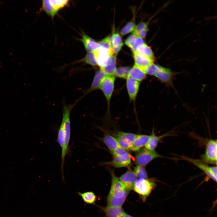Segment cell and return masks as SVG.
Wrapping results in <instances>:
<instances>
[{
  "instance_id": "cell-1",
  "label": "cell",
  "mask_w": 217,
  "mask_h": 217,
  "mask_svg": "<svg viewBox=\"0 0 217 217\" xmlns=\"http://www.w3.org/2000/svg\"><path fill=\"white\" fill-rule=\"evenodd\" d=\"M74 105H64L63 107L62 118L61 124L63 130L64 138V150L65 152L69 151V145L71 136V123L70 115Z\"/></svg>"
},
{
  "instance_id": "cell-36",
  "label": "cell",
  "mask_w": 217,
  "mask_h": 217,
  "mask_svg": "<svg viewBox=\"0 0 217 217\" xmlns=\"http://www.w3.org/2000/svg\"><path fill=\"white\" fill-rule=\"evenodd\" d=\"M144 43L143 38L138 36H137L134 43L131 49L132 52L136 51L137 48L140 45Z\"/></svg>"
},
{
  "instance_id": "cell-29",
  "label": "cell",
  "mask_w": 217,
  "mask_h": 217,
  "mask_svg": "<svg viewBox=\"0 0 217 217\" xmlns=\"http://www.w3.org/2000/svg\"><path fill=\"white\" fill-rule=\"evenodd\" d=\"M92 65L96 66L97 65L94 54L93 52H88L86 55L84 57L79 61Z\"/></svg>"
},
{
  "instance_id": "cell-31",
  "label": "cell",
  "mask_w": 217,
  "mask_h": 217,
  "mask_svg": "<svg viewBox=\"0 0 217 217\" xmlns=\"http://www.w3.org/2000/svg\"><path fill=\"white\" fill-rule=\"evenodd\" d=\"M134 171L139 178L148 179L147 173L143 166L137 165L134 168Z\"/></svg>"
},
{
  "instance_id": "cell-10",
  "label": "cell",
  "mask_w": 217,
  "mask_h": 217,
  "mask_svg": "<svg viewBox=\"0 0 217 217\" xmlns=\"http://www.w3.org/2000/svg\"><path fill=\"white\" fill-rule=\"evenodd\" d=\"M137 177L131 169H129L119 178L124 185L126 190L129 191L133 189L134 184L137 180Z\"/></svg>"
},
{
  "instance_id": "cell-18",
  "label": "cell",
  "mask_w": 217,
  "mask_h": 217,
  "mask_svg": "<svg viewBox=\"0 0 217 217\" xmlns=\"http://www.w3.org/2000/svg\"><path fill=\"white\" fill-rule=\"evenodd\" d=\"M106 217H124L126 214L121 207L107 206L103 209Z\"/></svg>"
},
{
  "instance_id": "cell-6",
  "label": "cell",
  "mask_w": 217,
  "mask_h": 217,
  "mask_svg": "<svg viewBox=\"0 0 217 217\" xmlns=\"http://www.w3.org/2000/svg\"><path fill=\"white\" fill-rule=\"evenodd\" d=\"M217 140L211 139L207 143L205 151L202 156V161L206 163L216 165Z\"/></svg>"
},
{
  "instance_id": "cell-15",
  "label": "cell",
  "mask_w": 217,
  "mask_h": 217,
  "mask_svg": "<svg viewBox=\"0 0 217 217\" xmlns=\"http://www.w3.org/2000/svg\"><path fill=\"white\" fill-rule=\"evenodd\" d=\"M135 65L142 70L153 63V61L137 51L133 52Z\"/></svg>"
},
{
  "instance_id": "cell-39",
  "label": "cell",
  "mask_w": 217,
  "mask_h": 217,
  "mask_svg": "<svg viewBox=\"0 0 217 217\" xmlns=\"http://www.w3.org/2000/svg\"><path fill=\"white\" fill-rule=\"evenodd\" d=\"M124 217H133L132 216L126 214Z\"/></svg>"
},
{
  "instance_id": "cell-35",
  "label": "cell",
  "mask_w": 217,
  "mask_h": 217,
  "mask_svg": "<svg viewBox=\"0 0 217 217\" xmlns=\"http://www.w3.org/2000/svg\"><path fill=\"white\" fill-rule=\"evenodd\" d=\"M147 27L146 24L144 22H140L136 26H135L133 33L138 36V34L140 32L144 29L147 28Z\"/></svg>"
},
{
  "instance_id": "cell-24",
  "label": "cell",
  "mask_w": 217,
  "mask_h": 217,
  "mask_svg": "<svg viewBox=\"0 0 217 217\" xmlns=\"http://www.w3.org/2000/svg\"><path fill=\"white\" fill-rule=\"evenodd\" d=\"M77 194L82 198L85 203L90 204H95L97 197L93 192H78Z\"/></svg>"
},
{
  "instance_id": "cell-19",
  "label": "cell",
  "mask_w": 217,
  "mask_h": 217,
  "mask_svg": "<svg viewBox=\"0 0 217 217\" xmlns=\"http://www.w3.org/2000/svg\"><path fill=\"white\" fill-rule=\"evenodd\" d=\"M110 40L112 47L115 54H117L121 49L123 43L120 35L117 33H113Z\"/></svg>"
},
{
  "instance_id": "cell-4",
  "label": "cell",
  "mask_w": 217,
  "mask_h": 217,
  "mask_svg": "<svg viewBox=\"0 0 217 217\" xmlns=\"http://www.w3.org/2000/svg\"><path fill=\"white\" fill-rule=\"evenodd\" d=\"M162 156L155 150H151L145 148L140 149L135 155V162L137 165L144 166L153 159Z\"/></svg>"
},
{
  "instance_id": "cell-20",
  "label": "cell",
  "mask_w": 217,
  "mask_h": 217,
  "mask_svg": "<svg viewBox=\"0 0 217 217\" xmlns=\"http://www.w3.org/2000/svg\"><path fill=\"white\" fill-rule=\"evenodd\" d=\"M129 76L139 82L144 80L146 77V74L140 68L134 65L131 68Z\"/></svg>"
},
{
  "instance_id": "cell-21",
  "label": "cell",
  "mask_w": 217,
  "mask_h": 217,
  "mask_svg": "<svg viewBox=\"0 0 217 217\" xmlns=\"http://www.w3.org/2000/svg\"><path fill=\"white\" fill-rule=\"evenodd\" d=\"M103 141L107 148L111 151L119 147L115 137L108 134L106 133L104 135Z\"/></svg>"
},
{
  "instance_id": "cell-7",
  "label": "cell",
  "mask_w": 217,
  "mask_h": 217,
  "mask_svg": "<svg viewBox=\"0 0 217 217\" xmlns=\"http://www.w3.org/2000/svg\"><path fill=\"white\" fill-rule=\"evenodd\" d=\"M111 174V185L108 195L118 198L128 195L129 191L126 190L123 183L115 175L114 172L112 171Z\"/></svg>"
},
{
  "instance_id": "cell-34",
  "label": "cell",
  "mask_w": 217,
  "mask_h": 217,
  "mask_svg": "<svg viewBox=\"0 0 217 217\" xmlns=\"http://www.w3.org/2000/svg\"><path fill=\"white\" fill-rule=\"evenodd\" d=\"M158 65L153 63H152L143 71L146 74L151 76H155L158 69Z\"/></svg>"
},
{
  "instance_id": "cell-26",
  "label": "cell",
  "mask_w": 217,
  "mask_h": 217,
  "mask_svg": "<svg viewBox=\"0 0 217 217\" xmlns=\"http://www.w3.org/2000/svg\"><path fill=\"white\" fill-rule=\"evenodd\" d=\"M137 52L153 60L154 57L153 53L151 48L145 43L139 46L136 49Z\"/></svg>"
},
{
  "instance_id": "cell-22",
  "label": "cell",
  "mask_w": 217,
  "mask_h": 217,
  "mask_svg": "<svg viewBox=\"0 0 217 217\" xmlns=\"http://www.w3.org/2000/svg\"><path fill=\"white\" fill-rule=\"evenodd\" d=\"M116 57L114 54L111 55L109 61L105 67L101 69L107 75H112L116 69Z\"/></svg>"
},
{
  "instance_id": "cell-25",
  "label": "cell",
  "mask_w": 217,
  "mask_h": 217,
  "mask_svg": "<svg viewBox=\"0 0 217 217\" xmlns=\"http://www.w3.org/2000/svg\"><path fill=\"white\" fill-rule=\"evenodd\" d=\"M127 196L126 195L121 197L118 198L108 195L107 198L108 206L115 207H121Z\"/></svg>"
},
{
  "instance_id": "cell-32",
  "label": "cell",
  "mask_w": 217,
  "mask_h": 217,
  "mask_svg": "<svg viewBox=\"0 0 217 217\" xmlns=\"http://www.w3.org/2000/svg\"><path fill=\"white\" fill-rule=\"evenodd\" d=\"M98 43L100 46L107 49L111 55L114 54V53L112 47L110 36H108Z\"/></svg>"
},
{
  "instance_id": "cell-38",
  "label": "cell",
  "mask_w": 217,
  "mask_h": 217,
  "mask_svg": "<svg viewBox=\"0 0 217 217\" xmlns=\"http://www.w3.org/2000/svg\"><path fill=\"white\" fill-rule=\"evenodd\" d=\"M147 31V28L144 29L140 32L138 34V36L142 38H144L146 35Z\"/></svg>"
},
{
  "instance_id": "cell-11",
  "label": "cell",
  "mask_w": 217,
  "mask_h": 217,
  "mask_svg": "<svg viewBox=\"0 0 217 217\" xmlns=\"http://www.w3.org/2000/svg\"><path fill=\"white\" fill-rule=\"evenodd\" d=\"M140 85V82L129 75L126 79L127 88L131 101H135L139 90Z\"/></svg>"
},
{
  "instance_id": "cell-33",
  "label": "cell",
  "mask_w": 217,
  "mask_h": 217,
  "mask_svg": "<svg viewBox=\"0 0 217 217\" xmlns=\"http://www.w3.org/2000/svg\"><path fill=\"white\" fill-rule=\"evenodd\" d=\"M135 25L133 21L127 23L120 31V33L122 35H125L134 31Z\"/></svg>"
},
{
  "instance_id": "cell-13",
  "label": "cell",
  "mask_w": 217,
  "mask_h": 217,
  "mask_svg": "<svg viewBox=\"0 0 217 217\" xmlns=\"http://www.w3.org/2000/svg\"><path fill=\"white\" fill-rule=\"evenodd\" d=\"M185 159L195 165L203 171L207 176L216 182L217 178L212 174L211 171V167L206 163L201 160L192 159L186 156L182 157Z\"/></svg>"
},
{
  "instance_id": "cell-14",
  "label": "cell",
  "mask_w": 217,
  "mask_h": 217,
  "mask_svg": "<svg viewBox=\"0 0 217 217\" xmlns=\"http://www.w3.org/2000/svg\"><path fill=\"white\" fill-rule=\"evenodd\" d=\"M106 75L101 69L96 71L90 87L85 91L83 96L93 91L100 89L102 80Z\"/></svg>"
},
{
  "instance_id": "cell-23",
  "label": "cell",
  "mask_w": 217,
  "mask_h": 217,
  "mask_svg": "<svg viewBox=\"0 0 217 217\" xmlns=\"http://www.w3.org/2000/svg\"><path fill=\"white\" fill-rule=\"evenodd\" d=\"M168 135L167 134L161 136H157L153 132L150 135V137L149 142L145 146L146 149L151 150H155L157 147L159 142L162 138Z\"/></svg>"
},
{
  "instance_id": "cell-17",
  "label": "cell",
  "mask_w": 217,
  "mask_h": 217,
  "mask_svg": "<svg viewBox=\"0 0 217 217\" xmlns=\"http://www.w3.org/2000/svg\"><path fill=\"white\" fill-rule=\"evenodd\" d=\"M79 40L83 43L85 49L88 52H94L100 47L98 42L83 32L82 33V38Z\"/></svg>"
},
{
  "instance_id": "cell-3",
  "label": "cell",
  "mask_w": 217,
  "mask_h": 217,
  "mask_svg": "<svg viewBox=\"0 0 217 217\" xmlns=\"http://www.w3.org/2000/svg\"><path fill=\"white\" fill-rule=\"evenodd\" d=\"M156 185V183L149 179L139 178L135 182L133 189L145 200Z\"/></svg>"
},
{
  "instance_id": "cell-5",
  "label": "cell",
  "mask_w": 217,
  "mask_h": 217,
  "mask_svg": "<svg viewBox=\"0 0 217 217\" xmlns=\"http://www.w3.org/2000/svg\"><path fill=\"white\" fill-rule=\"evenodd\" d=\"M115 82L114 76L106 74L102 79L100 87V89L103 93L106 100L108 105L107 112L108 113L110 100L114 87Z\"/></svg>"
},
{
  "instance_id": "cell-28",
  "label": "cell",
  "mask_w": 217,
  "mask_h": 217,
  "mask_svg": "<svg viewBox=\"0 0 217 217\" xmlns=\"http://www.w3.org/2000/svg\"><path fill=\"white\" fill-rule=\"evenodd\" d=\"M130 69L128 67H118L116 68L113 75L120 78L126 79L129 75Z\"/></svg>"
},
{
  "instance_id": "cell-27",
  "label": "cell",
  "mask_w": 217,
  "mask_h": 217,
  "mask_svg": "<svg viewBox=\"0 0 217 217\" xmlns=\"http://www.w3.org/2000/svg\"><path fill=\"white\" fill-rule=\"evenodd\" d=\"M42 10L44 11L48 15L53 18L58 12L53 8L49 0H44L42 1Z\"/></svg>"
},
{
  "instance_id": "cell-8",
  "label": "cell",
  "mask_w": 217,
  "mask_h": 217,
  "mask_svg": "<svg viewBox=\"0 0 217 217\" xmlns=\"http://www.w3.org/2000/svg\"><path fill=\"white\" fill-rule=\"evenodd\" d=\"M137 135L131 133L118 131L115 135L119 147L125 150L130 149Z\"/></svg>"
},
{
  "instance_id": "cell-2",
  "label": "cell",
  "mask_w": 217,
  "mask_h": 217,
  "mask_svg": "<svg viewBox=\"0 0 217 217\" xmlns=\"http://www.w3.org/2000/svg\"><path fill=\"white\" fill-rule=\"evenodd\" d=\"M113 158L108 164L116 168L127 167L131 162L130 154L126 150L119 147L111 151Z\"/></svg>"
},
{
  "instance_id": "cell-9",
  "label": "cell",
  "mask_w": 217,
  "mask_h": 217,
  "mask_svg": "<svg viewBox=\"0 0 217 217\" xmlns=\"http://www.w3.org/2000/svg\"><path fill=\"white\" fill-rule=\"evenodd\" d=\"M93 52L97 65L101 69L105 66L108 63L111 55L109 51L100 46Z\"/></svg>"
},
{
  "instance_id": "cell-30",
  "label": "cell",
  "mask_w": 217,
  "mask_h": 217,
  "mask_svg": "<svg viewBox=\"0 0 217 217\" xmlns=\"http://www.w3.org/2000/svg\"><path fill=\"white\" fill-rule=\"evenodd\" d=\"M68 0H49L50 3L54 8L57 12L60 9L64 7L68 3Z\"/></svg>"
},
{
  "instance_id": "cell-12",
  "label": "cell",
  "mask_w": 217,
  "mask_h": 217,
  "mask_svg": "<svg viewBox=\"0 0 217 217\" xmlns=\"http://www.w3.org/2000/svg\"><path fill=\"white\" fill-rule=\"evenodd\" d=\"M155 76L162 82L169 84L171 83L174 73L168 68L158 65Z\"/></svg>"
},
{
  "instance_id": "cell-37",
  "label": "cell",
  "mask_w": 217,
  "mask_h": 217,
  "mask_svg": "<svg viewBox=\"0 0 217 217\" xmlns=\"http://www.w3.org/2000/svg\"><path fill=\"white\" fill-rule=\"evenodd\" d=\"M137 36L132 33L125 40V44L131 49L133 46L134 40Z\"/></svg>"
},
{
  "instance_id": "cell-16",
  "label": "cell",
  "mask_w": 217,
  "mask_h": 217,
  "mask_svg": "<svg viewBox=\"0 0 217 217\" xmlns=\"http://www.w3.org/2000/svg\"><path fill=\"white\" fill-rule=\"evenodd\" d=\"M150 135H137L130 150L137 152L147 144Z\"/></svg>"
}]
</instances>
